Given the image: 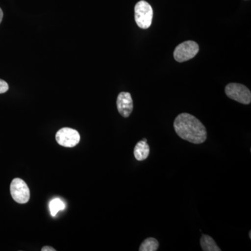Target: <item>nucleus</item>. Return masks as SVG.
<instances>
[{"mask_svg":"<svg viewBox=\"0 0 251 251\" xmlns=\"http://www.w3.org/2000/svg\"><path fill=\"white\" fill-rule=\"evenodd\" d=\"M174 128L180 138L196 145L204 143L207 138L205 126L189 113L179 114L175 118Z\"/></svg>","mask_w":251,"mask_h":251,"instance_id":"f257e3e1","label":"nucleus"},{"mask_svg":"<svg viewBox=\"0 0 251 251\" xmlns=\"http://www.w3.org/2000/svg\"><path fill=\"white\" fill-rule=\"evenodd\" d=\"M153 9L148 1H138L135 6V21L138 27L147 29L151 26L153 19Z\"/></svg>","mask_w":251,"mask_h":251,"instance_id":"f03ea898","label":"nucleus"},{"mask_svg":"<svg viewBox=\"0 0 251 251\" xmlns=\"http://www.w3.org/2000/svg\"><path fill=\"white\" fill-rule=\"evenodd\" d=\"M226 95L229 99L239 103L249 105L251 102V92L245 85L239 83H229L225 89Z\"/></svg>","mask_w":251,"mask_h":251,"instance_id":"7ed1b4c3","label":"nucleus"},{"mask_svg":"<svg viewBox=\"0 0 251 251\" xmlns=\"http://www.w3.org/2000/svg\"><path fill=\"white\" fill-rule=\"evenodd\" d=\"M199 52V46L193 41H186L176 46L174 58L176 62H184L196 57Z\"/></svg>","mask_w":251,"mask_h":251,"instance_id":"20e7f679","label":"nucleus"},{"mask_svg":"<svg viewBox=\"0 0 251 251\" xmlns=\"http://www.w3.org/2000/svg\"><path fill=\"white\" fill-rule=\"evenodd\" d=\"M11 197L19 204H25L30 198V191L24 180L15 178L10 186Z\"/></svg>","mask_w":251,"mask_h":251,"instance_id":"39448f33","label":"nucleus"},{"mask_svg":"<svg viewBox=\"0 0 251 251\" xmlns=\"http://www.w3.org/2000/svg\"><path fill=\"white\" fill-rule=\"evenodd\" d=\"M55 138L59 145L68 148H74L80 141V133L76 130L68 127L59 130L56 133Z\"/></svg>","mask_w":251,"mask_h":251,"instance_id":"423d86ee","label":"nucleus"},{"mask_svg":"<svg viewBox=\"0 0 251 251\" xmlns=\"http://www.w3.org/2000/svg\"><path fill=\"white\" fill-rule=\"evenodd\" d=\"M117 107L119 113L122 117L127 118L130 116L133 110V102L129 92H122L119 94L117 99Z\"/></svg>","mask_w":251,"mask_h":251,"instance_id":"0eeeda50","label":"nucleus"},{"mask_svg":"<svg viewBox=\"0 0 251 251\" xmlns=\"http://www.w3.org/2000/svg\"><path fill=\"white\" fill-rule=\"evenodd\" d=\"M150 151V146H149L148 142L144 141V140L138 142L135 145L134 151H133L135 159L139 161H145L148 158Z\"/></svg>","mask_w":251,"mask_h":251,"instance_id":"6e6552de","label":"nucleus"},{"mask_svg":"<svg viewBox=\"0 0 251 251\" xmlns=\"http://www.w3.org/2000/svg\"><path fill=\"white\" fill-rule=\"evenodd\" d=\"M201 245L203 251H221L213 238L206 234H202Z\"/></svg>","mask_w":251,"mask_h":251,"instance_id":"1a4fd4ad","label":"nucleus"},{"mask_svg":"<svg viewBox=\"0 0 251 251\" xmlns=\"http://www.w3.org/2000/svg\"><path fill=\"white\" fill-rule=\"evenodd\" d=\"M159 247L158 240L153 237L145 239L139 248L140 251H156Z\"/></svg>","mask_w":251,"mask_h":251,"instance_id":"9d476101","label":"nucleus"},{"mask_svg":"<svg viewBox=\"0 0 251 251\" xmlns=\"http://www.w3.org/2000/svg\"><path fill=\"white\" fill-rule=\"evenodd\" d=\"M65 204L62 200L59 198H54L50 201L49 204L50 211L51 215L55 216L59 211L64 210L65 209Z\"/></svg>","mask_w":251,"mask_h":251,"instance_id":"9b49d317","label":"nucleus"},{"mask_svg":"<svg viewBox=\"0 0 251 251\" xmlns=\"http://www.w3.org/2000/svg\"><path fill=\"white\" fill-rule=\"evenodd\" d=\"M9 90V85L4 80L0 79V94H4Z\"/></svg>","mask_w":251,"mask_h":251,"instance_id":"f8f14e48","label":"nucleus"},{"mask_svg":"<svg viewBox=\"0 0 251 251\" xmlns=\"http://www.w3.org/2000/svg\"><path fill=\"white\" fill-rule=\"evenodd\" d=\"M55 249H53V248L51 247H49V246H46V247H44L41 249V251H55Z\"/></svg>","mask_w":251,"mask_h":251,"instance_id":"ddd939ff","label":"nucleus"},{"mask_svg":"<svg viewBox=\"0 0 251 251\" xmlns=\"http://www.w3.org/2000/svg\"><path fill=\"white\" fill-rule=\"evenodd\" d=\"M3 18V11L1 10V8H0V23H1V21H2Z\"/></svg>","mask_w":251,"mask_h":251,"instance_id":"4468645a","label":"nucleus"},{"mask_svg":"<svg viewBox=\"0 0 251 251\" xmlns=\"http://www.w3.org/2000/svg\"><path fill=\"white\" fill-rule=\"evenodd\" d=\"M249 238H250V239H251V231L249 232Z\"/></svg>","mask_w":251,"mask_h":251,"instance_id":"2eb2a0df","label":"nucleus"},{"mask_svg":"<svg viewBox=\"0 0 251 251\" xmlns=\"http://www.w3.org/2000/svg\"><path fill=\"white\" fill-rule=\"evenodd\" d=\"M144 141H145V142H147V139L146 138H145V139H143Z\"/></svg>","mask_w":251,"mask_h":251,"instance_id":"dca6fc26","label":"nucleus"}]
</instances>
